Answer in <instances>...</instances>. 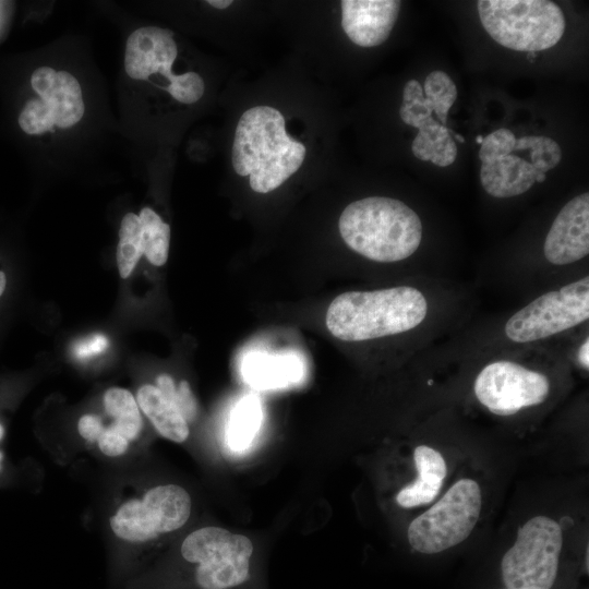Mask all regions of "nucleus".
<instances>
[{
    "mask_svg": "<svg viewBox=\"0 0 589 589\" xmlns=\"http://www.w3.org/2000/svg\"><path fill=\"white\" fill-rule=\"evenodd\" d=\"M400 4L395 0H342L341 27L356 45L378 46L390 35Z\"/></svg>",
    "mask_w": 589,
    "mask_h": 589,
    "instance_id": "nucleus-13",
    "label": "nucleus"
},
{
    "mask_svg": "<svg viewBox=\"0 0 589 589\" xmlns=\"http://www.w3.org/2000/svg\"><path fill=\"white\" fill-rule=\"evenodd\" d=\"M156 387L167 400L176 406L177 387L170 375L160 374L156 380Z\"/></svg>",
    "mask_w": 589,
    "mask_h": 589,
    "instance_id": "nucleus-34",
    "label": "nucleus"
},
{
    "mask_svg": "<svg viewBox=\"0 0 589 589\" xmlns=\"http://www.w3.org/2000/svg\"><path fill=\"white\" fill-rule=\"evenodd\" d=\"M108 340L100 335L93 336L79 344L75 348V354L85 358L101 352L107 347Z\"/></svg>",
    "mask_w": 589,
    "mask_h": 589,
    "instance_id": "nucleus-33",
    "label": "nucleus"
},
{
    "mask_svg": "<svg viewBox=\"0 0 589 589\" xmlns=\"http://www.w3.org/2000/svg\"><path fill=\"white\" fill-rule=\"evenodd\" d=\"M413 460L418 477L396 496L398 505L405 508L431 503L437 496L447 472L442 454L428 445L414 448Z\"/></svg>",
    "mask_w": 589,
    "mask_h": 589,
    "instance_id": "nucleus-16",
    "label": "nucleus"
},
{
    "mask_svg": "<svg viewBox=\"0 0 589 589\" xmlns=\"http://www.w3.org/2000/svg\"><path fill=\"white\" fill-rule=\"evenodd\" d=\"M477 399L492 413L512 416L542 404L550 392L549 378L516 362L500 360L485 365L477 375Z\"/></svg>",
    "mask_w": 589,
    "mask_h": 589,
    "instance_id": "nucleus-10",
    "label": "nucleus"
},
{
    "mask_svg": "<svg viewBox=\"0 0 589 589\" xmlns=\"http://www.w3.org/2000/svg\"><path fill=\"white\" fill-rule=\"evenodd\" d=\"M140 410L165 438L182 443L189 436V425L178 408L151 384L142 385L136 393Z\"/></svg>",
    "mask_w": 589,
    "mask_h": 589,
    "instance_id": "nucleus-18",
    "label": "nucleus"
},
{
    "mask_svg": "<svg viewBox=\"0 0 589 589\" xmlns=\"http://www.w3.org/2000/svg\"><path fill=\"white\" fill-rule=\"evenodd\" d=\"M192 509L190 494L180 485L163 484L141 498L123 502L109 519L112 533L131 544H144L180 529Z\"/></svg>",
    "mask_w": 589,
    "mask_h": 589,
    "instance_id": "nucleus-8",
    "label": "nucleus"
},
{
    "mask_svg": "<svg viewBox=\"0 0 589 589\" xmlns=\"http://www.w3.org/2000/svg\"><path fill=\"white\" fill-rule=\"evenodd\" d=\"M433 106L424 96L422 86L417 80L406 83L402 93V105L399 109L401 120L418 130L425 125L433 117Z\"/></svg>",
    "mask_w": 589,
    "mask_h": 589,
    "instance_id": "nucleus-25",
    "label": "nucleus"
},
{
    "mask_svg": "<svg viewBox=\"0 0 589 589\" xmlns=\"http://www.w3.org/2000/svg\"><path fill=\"white\" fill-rule=\"evenodd\" d=\"M562 546V529L556 520L539 515L526 521L501 562L506 589H551Z\"/></svg>",
    "mask_w": 589,
    "mask_h": 589,
    "instance_id": "nucleus-7",
    "label": "nucleus"
},
{
    "mask_svg": "<svg viewBox=\"0 0 589 589\" xmlns=\"http://www.w3.org/2000/svg\"><path fill=\"white\" fill-rule=\"evenodd\" d=\"M31 85L51 108L57 127L71 128L83 117L81 86L69 72H56L52 68L40 67L33 72Z\"/></svg>",
    "mask_w": 589,
    "mask_h": 589,
    "instance_id": "nucleus-14",
    "label": "nucleus"
},
{
    "mask_svg": "<svg viewBox=\"0 0 589 589\" xmlns=\"http://www.w3.org/2000/svg\"><path fill=\"white\" fill-rule=\"evenodd\" d=\"M482 141H483V137H482L481 135H478V136L476 137V142H477L478 144H481Z\"/></svg>",
    "mask_w": 589,
    "mask_h": 589,
    "instance_id": "nucleus-41",
    "label": "nucleus"
},
{
    "mask_svg": "<svg viewBox=\"0 0 589 589\" xmlns=\"http://www.w3.org/2000/svg\"><path fill=\"white\" fill-rule=\"evenodd\" d=\"M2 436H3V429H2V426L0 425V440L2 438Z\"/></svg>",
    "mask_w": 589,
    "mask_h": 589,
    "instance_id": "nucleus-42",
    "label": "nucleus"
},
{
    "mask_svg": "<svg viewBox=\"0 0 589 589\" xmlns=\"http://www.w3.org/2000/svg\"><path fill=\"white\" fill-rule=\"evenodd\" d=\"M421 291L399 286L373 291H348L328 305V332L342 341H363L408 332L425 318Z\"/></svg>",
    "mask_w": 589,
    "mask_h": 589,
    "instance_id": "nucleus-2",
    "label": "nucleus"
},
{
    "mask_svg": "<svg viewBox=\"0 0 589 589\" xmlns=\"http://www.w3.org/2000/svg\"><path fill=\"white\" fill-rule=\"evenodd\" d=\"M454 137L460 143L465 142V139L462 136H460L458 133L454 134Z\"/></svg>",
    "mask_w": 589,
    "mask_h": 589,
    "instance_id": "nucleus-39",
    "label": "nucleus"
},
{
    "mask_svg": "<svg viewBox=\"0 0 589 589\" xmlns=\"http://www.w3.org/2000/svg\"><path fill=\"white\" fill-rule=\"evenodd\" d=\"M105 410L113 419L110 425L129 442L141 433L143 421L141 410L133 394L121 387H110L103 397Z\"/></svg>",
    "mask_w": 589,
    "mask_h": 589,
    "instance_id": "nucleus-20",
    "label": "nucleus"
},
{
    "mask_svg": "<svg viewBox=\"0 0 589 589\" xmlns=\"http://www.w3.org/2000/svg\"><path fill=\"white\" fill-rule=\"evenodd\" d=\"M589 317V277L546 292L505 324L506 336L515 342H531L577 326Z\"/></svg>",
    "mask_w": 589,
    "mask_h": 589,
    "instance_id": "nucleus-9",
    "label": "nucleus"
},
{
    "mask_svg": "<svg viewBox=\"0 0 589 589\" xmlns=\"http://www.w3.org/2000/svg\"><path fill=\"white\" fill-rule=\"evenodd\" d=\"M411 151L418 159L431 161L438 167L452 165L457 156V146L450 130L434 118L419 129L412 141Z\"/></svg>",
    "mask_w": 589,
    "mask_h": 589,
    "instance_id": "nucleus-19",
    "label": "nucleus"
},
{
    "mask_svg": "<svg viewBox=\"0 0 589 589\" xmlns=\"http://www.w3.org/2000/svg\"><path fill=\"white\" fill-rule=\"evenodd\" d=\"M2 455L0 454V461H1Z\"/></svg>",
    "mask_w": 589,
    "mask_h": 589,
    "instance_id": "nucleus-43",
    "label": "nucleus"
},
{
    "mask_svg": "<svg viewBox=\"0 0 589 589\" xmlns=\"http://www.w3.org/2000/svg\"><path fill=\"white\" fill-rule=\"evenodd\" d=\"M477 7L484 29L508 49L545 50L556 45L565 32L563 11L549 0H480Z\"/></svg>",
    "mask_w": 589,
    "mask_h": 589,
    "instance_id": "nucleus-4",
    "label": "nucleus"
},
{
    "mask_svg": "<svg viewBox=\"0 0 589 589\" xmlns=\"http://www.w3.org/2000/svg\"><path fill=\"white\" fill-rule=\"evenodd\" d=\"M577 357L581 366L588 370L589 369V339L588 338L580 346Z\"/></svg>",
    "mask_w": 589,
    "mask_h": 589,
    "instance_id": "nucleus-35",
    "label": "nucleus"
},
{
    "mask_svg": "<svg viewBox=\"0 0 589 589\" xmlns=\"http://www.w3.org/2000/svg\"><path fill=\"white\" fill-rule=\"evenodd\" d=\"M338 228L351 250L381 263L409 257L422 238L418 214L404 202L386 196L350 203L340 214Z\"/></svg>",
    "mask_w": 589,
    "mask_h": 589,
    "instance_id": "nucleus-3",
    "label": "nucleus"
},
{
    "mask_svg": "<svg viewBox=\"0 0 589 589\" xmlns=\"http://www.w3.org/2000/svg\"><path fill=\"white\" fill-rule=\"evenodd\" d=\"M534 58H536V52H528V59L529 61H534Z\"/></svg>",
    "mask_w": 589,
    "mask_h": 589,
    "instance_id": "nucleus-40",
    "label": "nucleus"
},
{
    "mask_svg": "<svg viewBox=\"0 0 589 589\" xmlns=\"http://www.w3.org/2000/svg\"><path fill=\"white\" fill-rule=\"evenodd\" d=\"M166 87L167 92L178 101L194 104L201 99L205 91L203 79L195 72L173 74Z\"/></svg>",
    "mask_w": 589,
    "mask_h": 589,
    "instance_id": "nucleus-28",
    "label": "nucleus"
},
{
    "mask_svg": "<svg viewBox=\"0 0 589 589\" xmlns=\"http://www.w3.org/2000/svg\"><path fill=\"white\" fill-rule=\"evenodd\" d=\"M482 508L479 483L460 479L428 510L409 525L410 546L422 554H436L464 542L474 529Z\"/></svg>",
    "mask_w": 589,
    "mask_h": 589,
    "instance_id": "nucleus-6",
    "label": "nucleus"
},
{
    "mask_svg": "<svg viewBox=\"0 0 589 589\" xmlns=\"http://www.w3.org/2000/svg\"><path fill=\"white\" fill-rule=\"evenodd\" d=\"M516 137L508 129H497L483 137L480 144L479 158L482 163L494 160L515 151Z\"/></svg>",
    "mask_w": 589,
    "mask_h": 589,
    "instance_id": "nucleus-29",
    "label": "nucleus"
},
{
    "mask_svg": "<svg viewBox=\"0 0 589 589\" xmlns=\"http://www.w3.org/2000/svg\"><path fill=\"white\" fill-rule=\"evenodd\" d=\"M139 217L142 225L144 254L149 263L161 266L168 259L170 227L149 207L142 208Z\"/></svg>",
    "mask_w": 589,
    "mask_h": 589,
    "instance_id": "nucleus-22",
    "label": "nucleus"
},
{
    "mask_svg": "<svg viewBox=\"0 0 589 589\" xmlns=\"http://www.w3.org/2000/svg\"><path fill=\"white\" fill-rule=\"evenodd\" d=\"M105 426L101 419L92 413L84 414L77 422L79 434L91 443H96Z\"/></svg>",
    "mask_w": 589,
    "mask_h": 589,
    "instance_id": "nucleus-32",
    "label": "nucleus"
},
{
    "mask_svg": "<svg viewBox=\"0 0 589 589\" xmlns=\"http://www.w3.org/2000/svg\"><path fill=\"white\" fill-rule=\"evenodd\" d=\"M96 443L99 450L108 457L124 455L130 445V442L111 426L104 429Z\"/></svg>",
    "mask_w": 589,
    "mask_h": 589,
    "instance_id": "nucleus-30",
    "label": "nucleus"
},
{
    "mask_svg": "<svg viewBox=\"0 0 589 589\" xmlns=\"http://www.w3.org/2000/svg\"><path fill=\"white\" fill-rule=\"evenodd\" d=\"M173 33L169 29L147 26L135 29L125 45L124 69L134 80H147L159 73L170 81L171 67L178 55Z\"/></svg>",
    "mask_w": 589,
    "mask_h": 589,
    "instance_id": "nucleus-12",
    "label": "nucleus"
},
{
    "mask_svg": "<svg viewBox=\"0 0 589 589\" xmlns=\"http://www.w3.org/2000/svg\"><path fill=\"white\" fill-rule=\"evenodd\" d=\"M244 380L256 388H278L293 384L302 378L301 360L290 354L249 353L242 363Z\"/></svg>",
    "mask_w": 589,
    "mask_h": 589,
    "instance_id": "nucleus-17",
    "label": "nucleus"
},
{
    "mask_svg": "<svg viewBox=\"0 0 589 589\" xmlns=\"http://www.w3.org/2000/svg\"><path fill=\"white\" fill-rule=\"evenodd\" d=\"M422 89L442 125L446 124L448 110L457 98V88L453 80L443 71H433L425 77Z\"/></svg>",
    "mask_w": 589,
    "mask_h": 589,
    "instance_id": "nucleus-24",
    "label": "nucleus"
},
{
    "mask_svg": "<svg viewBox=\"0 0 589 589\" xmlns=\"http://www.w3.org/2000/svg\"><path fill=\"white\" fill-rule=\"evenodd\" d=\"M262 420L260 399L254 395L245 396L232 410L228 426V443L235 450L250 446Z\"/></svg>",
    "mask_w": 589,
    "mask_h": 589,
    "instance_id": "nucleus-21",
    "label": "nucleus"
},
{
    "mask_svg": "<svg viewBox=\"0 0 589 589\" xmlns=\"http://www.w3.org/2000/svg\"><path fill=\"white\" fill-rule=\"evenodd\" d=\"M5 284H7L5 275L3 272H0V297L2 296L5 289Z\"/></svg>",
    "mask_w": 589,
    "mask_h": 589,
    "instance_id": "nucleus-37",
    "label": "nucleus"
},
{
    "mask_svg": "<svg viewBox=\"0 0 589 589\" xmlns=\"http://www.w3.org/2000/svg\"><path fill=\"white\" fill-rule=\"evenodd\" d=\"M545 259L567 265L589 253V194L572 199L555 217L544 241Z\"/></svg>",
    "mask_w": 589,
    "mask_h": 589,
    "instance_id": "nucleus-11",
    "label": "nucleus"
},
{
    "mask_svg": "<svg viewBox=\"0 0 589 589\" xmlns=\"http://www.w3.org/2000/svg\"><path fill=\"white\" fill-rule=\"evenodd\" d=\"M180 554L196 589H238L251 580L253 544L243 534L203 527L188 534Z\"/></svg>",
    "mask_w": 589,
    "mask_h": 589,
    "instance_id": "nucleus-5",
    "label": "nucleus"
},
{
    "mask_svg": "<svg viewBox=\"0 0 589 589\" xmlns=\"http://www.w3.org/2000/svg\"><path fill=\"white\" fill-rule=\"evenodd\" d=\"M176 407L185 419L191 422L196 418L197 404L192 389L187 381H181L177 387Z\"/></svg>",
    "mask_w": 589,
    "mask_h": 589,
    "instance_id": "nucleus-31",
    "label": "nucleus"
},
{
    "mask_svg": "<svg viewBox=\"0 0 589 589\" xmlns=\"http://www.w3.org/2000/svg\"><path fill=\"white\" fill-rule=\"evenodd\" d=\"M544 180H545V173H538V175L536 176V182L541 183V182H543Z\"/></svg>",
    "mask_w": 589,
    "mask_h": 589,
    "instance_id": "nucleus-38",
    "label": "nucleus"
},
{
    "mask_svg": "<svg viewBox=\"0 0 589 589\" xmlns=\"http://www.w3.org/2000/svg\"><path fill=\"white\" fill-rule=\"evenodd\" d=\"M305 146L286 132L285 118L273 107L256 106L239 119L232 144V166L250 177L254 192L279 188L303 164Z\"/></svg>",
    "mask_w": 589,
    "mask_h": 589,
    "instance_id": "nucleus-1",
    "label": "nucleus"
},
{
    "mask_svg": "<svg viewBox=\"0 0 589 589\" xmlns=\"http://www.w3.org/2000/svg\"><path fill=\"white\" fill-rule=\"evenodd\" d=\"M538 173L529 161L508 154L482 163L480 181L491 196L512 197L527 192L536 182Z\"/></svg>",
    "mask_w": 589,
    "mask_h": 589,
    "instance_id": "nucleus-15",
    "label": "nucleus"
},
{
    "mask_svg": "<svg viewBox=\"0 0 589 589\" xmlns=\"http://www.w3.org/2000/svg\"><path fill=\"white\" fill-rule=\"evenodd\" d=\"M531 149L530 158L533 168L545 173L556 167L562 158L560 145L548 136L527 135L516 140L515 151Z\"/></svg>",
    "mask_w": 589,
    "mask_h": 589,
    "instance_id": "nucleus-26",
    "label": "nucleus"
},
{
    "mask_svg": "<svg viewBox=\"0 0 589 589\" xmlns=\"http://www.w3.org/2000/svg\"><path fill=\"white\" fill-rule=\"evenodd\" d=\"M143 254V235L140 217L133 213H128L121 220L117 248V263L122 278L130 276Z\"/></svg>",
    "mask_w": 589,
    "mask_h": 589,
    "instance_id": "nucleus-23",
    "label": "nucleus"
},
{
    "mask_svg": "<svg viewBox=\"0 0 589 589\" xmlns=\"http://www.w3.org/2000/svg\"><path fill=\"white\" fill-rule=\"evenodd\" d=\"M19 123L27 134H41L56 125L51 108L41 98H34L25 104L20 113Z\"/></svg>",
    "mask_w": 589,
    "mask_h": 589,
    "instance_id": "nucleus-27",
    "label": "nucleus"
},
{
    "mask_svg": "<svg viewBox=\"0 0 589 589\" xmlns=\"http://www.w3.org/2000/svg\"><path fill=\"white\" fill-rule=\"evenodd\" d=\"M207 3L216 9H227L232 4L231 0H208Z\"/></svg>",
    "mask_w": 589,
    "mask_h": 589,
    "instance_id": "nucleus-36",
    "label": "nucleus"
}]
</instances>
